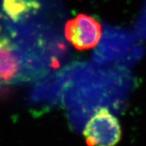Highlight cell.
I'll return each mask as SVG.
<instances>
[{
	"label": "cell",
	"mask_w": 146,
	"mask_h": 146,
	"mask_svg": "<svg viewBox=\"0 0 146 146\" xmlns=\"http://www.w3.org/2000/svg\"><path fill=\"white\" fill-rule=\"evenodd\" d=\"M35 55L27 54L9 39L0 40V85L29 81L44 74Z\"/></svg>",
	"instance_id": "obj_1"
},
{
	"label": "cell",
	"mask_w": 146,
	"mask_h": 146,
	"mask_svg": "<svg viewBox=\"0 0 146 146\" xmlns=\"http://www.w3.org/2000/svg\"><path fill=\"white\" fill-rule=\"evenodd\" d=\"M83 133L87 146H116L122 137L119 121L106 108L97 110Z\"/></svg>",
	"instance_id": "obj_2"
},
{
	"label": "cell",
	"mask_w": 146,
	"mask_h": 146,
	"mask_svg": "<svg viewBox=\"0 0 146 146\" xmlns=\"http://www.w3.org/2000/svg\"><path fill=\"white\" fill-rule=\"evenodd\" d=\"M65 36L76 49L94 47L101 39L102 26L94 18L80 14L66 23Z\"/></svg>",
	"instance_id": "obj_3"
},
{
	"label": "cell",
	"mask_w": 146,
	"mask_h": 146,
	"mask_svg": "<svg viewBox=\"0 0 146 146\" xmlns=\"http://www.w3.org/2000/svg\"><path fill=\"white\" fill-rule=\"evenodd\" d=\"M39 5L35 0H3V8L5 12L15 21H22L33 11L37 10Z\"/></svg>",
	"instance_id": "obj_4"
},
{
	"label": "cell",
	"mask_w": 146,
	"mask_h": 146,
	"mask_svg": "<svg viewBox=\"0 0 146 146\" xmlns=\"http://www.w3.org/2000/svg\"><path fill=\"white\" fill-rule=\"evenodd\" d=\"M0 31H1V27H0ZM1 39H0V40H1Z\"/></svg>",
	"instance_id": "obj_5"
}]
</instances>
